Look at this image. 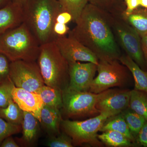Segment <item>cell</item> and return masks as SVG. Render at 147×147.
<instances>
[{
  "mask_svg": "<svg viewBox=\"0 0 147 147\" xmlns=\"http://www.w3.org/2000/svg\"><path fill=\"white\" fill-rule=\"evenodd\" d=\"M12 0H0V8L5 6Z\"/></svg>",
  "mask_w": 147,
  "mask_h": 147,
  "instance_id": "obj_37",
  "label": "cell"
},
{
  "mask_svg": "<svg viewBox=\"0 0 147 147\" xmlns=\"http://www.w3.org/2000/svg\"><path fill=\"white\" fill-rule=\"evenodd\" d=\"M37 63L45 85L61 91L68 87V63L55 41L40 45Z\"/></svg>",
  "mask_w": 147,
  "mask_h": 147,
  "instance_id": "obj_4",
  "label": "cell"
},
{
  "mask_svg": "<svg viewBox=\"0 0 147 147\" xmlns=\"http://www.w3.org/2000/svg\"><path fill=\"white\" fill-rule=\"evenodd\" d=\"M9 78L16 87L36 93L45 85L36 61L11 62Z\"/></svg>",
  "mask_w": 147,
  "mask_h": 147,
  "instance_id": "obj_8",
  "label": "cell"
},
{
  "mask_svg": "<svg viewBox=\"0 0 147 147\" xmlns=\"http://www.w3.org/2000/svg\"><path fill=\"white\" fill-rule=\"evenodd\" d=\"M38 94L42 98L44 105L61 110L63 107L62 91L59 89L44 85Z\"/></svg>",
  "mask_w": 147,
  "mask_h": 147,
  "instance_id": "obj_21",
  "label": "cell"
},
{
  "mask_svg": "<svg viewBox=\"0 0 147 147\" xmlns=\"http://www.w3.org/2000/svg\"><path fill=\"white\" fill-rule=\"evenodd\" d=\"M50 147H72L74 146L72 139L67 134L60 133L57 136L49 137L46 144Z\"/></svg>",
  "mask_w": 147,
  "mask_h": 147,
  "instance_id": "obj_28",
  "label": "cell"
},
{
  "mask_svg": "<svg viewBox=\"0 0 147 147\" xmlns=\"http://www.w3.org/2000/svg\"><path fill=\"white\" fill-rule=\"evenodd\" d=\"M40 44L24 23L0 35V53L10 62L36 61Z\"/></svg>",
  "mask_w": 147,
  "mask_h": 147,
  "instance_id": "obj_3",
  "label": "cell"
},
{
  "mask_svg": "<svg viewBox=\"0 0 147 147\" xmlns=\"http://www.w3.org/2000/svg\"><path fill=\"white\" fill-rule=\"evenodd\" d=\"M115 115L111 112H102L86 120L63 119L61 127L64 132L71 137L74 146L88 144L102 146V143L98 138L97 132L107 119Z\"/></svg>",
  "mask_w": 147,
  "mask_h": 147,
  "instance_id": "obj_5",
  "label": "cell"
},
{
  "mask_svg": "<svg viewBox=\"0 0 147 147\" xmlns=\"http://www.w3.org/2000/svg\"><path fill=\"white\" fill-rule=\"evenodd\" d=\"M126 67L118 60H99L97 65L98 75L94 79L89 91L98 94L113 87H121L128 79Z\"/></svg>",
  "mask_w": 147,
  "mask_h": 147,
  "instance_id": "obj_7",
  "label": "cell"
},
{
  "mask_svg": "<svg viewBox=\"0 0 147 147\" xmlns=\"http://www.w3.org/2000/svg\"><path fill=\"white\" fill-rule=\"evenodd\" d=\"M112 22L103 9L88 3L68 36L89 49L99 60H119L120 51L111 29Z\"/></svg>",
  "mask_w": 147,
  "mask_h": 147,
  "instance_id": "obj_1",
  "label": "cell"
},
{
  "mask_svg": "<svg viewBox=\"0 0 147 147\" xmlns=\"http://www.w3.org/2000/svg\"><path fill=\"white\" fill-rule=\"evenodd\" d=\"M139 5L144 8H147V0H139Z\"/></svg>",
  "mask_w": 147,
  "mask_h": 147,
  "instance_id": "obj_38",
  "label": "cell"
},
{
  "mask_svg": "<svg viewBox=\"0 0 147 147\" xmlns=\"http://www.w3.org/2000/svg\"><path fill=\"white\" fill-rule=\"evenodd\" d=\"M116 33L127 54L143 70L147 67L142 51L141 38L126 22L115 23Z\"/></svg>",
  "mask_w": 147,
  "mask_h": 147,
  "instance_id": "obj_9",
  "label": "cell"
},
{
  "mask_svg": "<svg viewBox=\"0 0 147 147\" xmlns=\"http://www.w3.org/2000/svg\"><path fill=\"white\" fill-rule=\"evenodd\" d=\"M121 113L126 121L132 136L136 139L139 131L147 121L129 107Z\"/></svg>",
  "mask_w": 147,
  "mask_h": 147,
  "instance_id": "obj_24",
  "label": "cell"
},
{
  "mask_svg": "<svg viewBox=\"0 0 147 147\" xmlns=\"http://www.w3.org/2000/svg\"><path fill=\"white\" fill-rule=\"evenodd\" d=\"M141 43L142 51L147 68V34L141 38Z\"/></svg>",
  "mask_w": 147,
  "mask_h": 147,
  "instance_id": "obj_36",
  "label": "cell"
},
{
  "mask_svg": "<svg viewBox=\"0 0 147 147\" xmlns=\"http://www.w3.org/2000/svg\"><path fill=\"white\" fill-rule=\"evenodd\" d=\"M69 82L68 88L81 91H89L97 71V65L91 62L69 63Z\"/></svg>",
  "mask_w": 147,
  "mask_h": 147,
  "instance_id": "obj_11",
  "label": "cell"
},
{
  "mask_svg": "<svg viewBox=\"0 0 147 147\" xmlns=\"http://www.w3.org/2000/svg\"><path fill=\"white\" fill-rule=\"evenodd\" d=\"M38 121L31 113L24 111V119L21 125L22 136L16 139L19 146H32L35 144L39 135Z\"/></svg>",
  "mask_w": 147,
  "mask_h": 147,
  "instance_id": "obj_15",
  "label": "cell"
},
{
  "mask_svg": "<svg viewBox=\"0 0 147 147\" xmlns=\"http://www.w3.org/2000/svg\"><path fill=\"white\" fill-rule=\"evenodd\" d=\"M55 42L67 62H86L98 64L97 57L82 43L72 37H58Z\"/></svg>",
  "mask_w": 147,
  "mask_h": 147,
  "instance_id": "obj_10",
  "label": "cell"
},
{
  "mask_svg": "<svg viewBox=\"0 0 147 147\" xmlns=\"http://www.w3.org/2000/svg\"><path fill=\"white\" fill-rule=\"evenodd\" d=\"M127 6L123 15H127L139 7V0H125Z\"/></svg>",
  "mask_w": 147,
  "mask_h": 147,
  "instance_id": "obj_33",
  "label": "cell"
},
{
  "mask_svg": "<svg viewBox=\"0 0 147 147\" xmlns=\"http://www.w3.org/2000/svg\"><path fill=\"white\" fill-rule=\"evenodd\" d=\"M62 109L69 118L95 115L100 113L96 106L101 93L75 90L67 87L62 91Z\"/></svg>",
  "mask_w": 147,
  "mask_h": 147,
  "instance_id": "obj_6",
  "label": "cell"
},
{
  "mask_svg": "<svg viewBox=\"0 0 147 147\" xmlns=\"http://www.w3.org/2000/svg\"><path fill=\"white\" fill-rule=\"evenodd\" d=\"M63 10L71 14L72 21L76 23L88 3V0H57Z\"/></svg>",
  "mask_w": 147,
  "mask_h": 147,
  "instance_id": "obj_25",
  "label": "cell"
},
{
  "mask_svg": "<svg viewBox=\"0 0 147 147\" xmlns=\"http://www.w3.org/2000/svg\"><path fill=\"white\" fill-rule=\"evenodd\" d=\"M14 86L10 78L0 83V108H5L8 105L12 98L11 92Z\"/></svg>",
  "mask_w": 147,
  "mask_h": 147,
  "instance_id": "obj_26",
  "label": "cell"
},
{
  "mask_svg": "<svg viewBox=\"0 0 147 147\" xmlns=\"http://www.w3.org/2000/svg\"><path fill=\"white\" fill-rule=\"evenodd\" d=\"M10 62L5 55L0 53V83L9 79Z\"/></svg>",
  "mask_w": 147,
  "mask_h": 147,
  "instance_id": "obj_29",
  "label": "cell"
},
{
  "mask_svg": "<svg viewBox=\"0 0 147 147\" xmlns=\"http://www.w3.org/2000/svg\"><path fill=\"white\" fill-rule=\"evenodd\" d=\"M135 146L147 147V121L141 129L135 139Z\"/></svg>",
  "mask_w": 147,
  "mask_h": 147,
  "instance_id": "obj_30",
  "label": "cell"
},
{
  "mask_svg": "<svg viewBox=\"0 0 147 147\" xmlns=\"http://www.w3.org/2000/svg\"><path fill=\"white\" fill-rule=\"evenodd\" d=\"M119 61L132 74L134 89L147 92V71L142 69L128 55L121 56Z\"/></svg>",
  "mask_w": 147,
  "mask_h": 147,
  "instance_id": "obj_17",
  "label": "cell"
},
{
  "mask_svg": "<svg viewBox=\"0 0 147 147\" xmlns=\"http://www.w3.org/2000/svg\"><path fill=\"white\" fill-rule=\"evenodd\" d=\"M98 138L106 146L113 147H128L135 146L125 135L113 130H107L98 134Z\"/></svg>",
  "mask_w": 147,
  "mask_h": 147,
  "instance_id": "obj_20",
  "label": "cell"
},
{
  "mask_svg": "<svg viewBox=\"0 0 147 147\" xmlns=\"http://www.w3.org/2000/svg\"><path fill=\"white\" fill-rule=\"evenodd\" d=\"M113 1L114 0H88L89 3L102 9L111 4Z\"/></svg>",
  "mask_w": 147,
  "mask_h": 147,
  "instance_id": "obj_34",
  "label": "cell"
},
{
  "mask_svg": "<svg viewBox=\"0 0 147 147\" xmlns=\"http://www.w3.org/2000/svg\"><path fill=\"white\" fill-rule=\"evenodd\" d=\"M15 1H17L18 2L20 3H21L23 4L26 1V0H15Z\"/></svg>",
  "mask_w": 147,
  "mask_h": 147,
  "instance_id": "obj_39",
  "label": "cell"
},
{
  "mask_svg": "<svg viewBox=\"0 0 147 147\" xmlns=\"http://www.w3.org/2000/svg\"><path fill=\"white\" fill-rule=\"evenodd\" d=\"M11 95L12 99L21 110L31 113L40 123V113L44 104L38 94L14 86Z\"/></svg>",
  "mask_w": 147,
  "mask_h": 147,
  "instance_id": "obj_13",
  "label": "cell"
},
{
  "mask_svg": "<svg viewBox=\"0 0 147 147\" xmlns=\"http://www.w3.org/2000/svg\"><path fill=\"white\" fill-rule=\"evenodd\" d=\"M127 23L138 33L141 38L147 34V8H139L123 15Z\"/></svg>",
  "mask_w": 147,
  "mask_h": 147,
  "instance_id": "obj_18",
  "label": "cell"
},
{
  "mask_svg": "<svg viewBox=\"0 0 147 147\" xmlns=\"http://www.w3.org/2000/svg\"><path fill=\"white\" fill-rule=\"evenodd\" d=\"M0 117L9 123L21 125L24 119V111L12 98L6 107L0 108Z\"/></svg>",
  "mask_w": 147,
  "mask_h": 147,
  "instance_id": "obj_22",
  "label": "cell"
},
{
  "mask_svg": "<svg viewBox=\"0 0 147 147\" xmlns=\"http://www.w3.org/2000/svg\"><path fill=\"white\" fill-rule=\"evenodd\" d=\"M62 120L60 109L43 105L40 113V123L49 137L57 136L60 134Z\"/></svg>",
  "mask_w": 147,
  "mask_h": 147,
  "instance_id": "obj_16",
  "label": "cell"
},
{
  "mask_svg": "<svg viewBox=\"0 0 147 147\" xmlns=\"http://www.w3.org/2000/svg\"><path fill=\"white\" fill-rule=\"evenodd\" d=\"M107 130H113L121 133L135 146V139L132 136L121 113L110 117L105 121L100 131L103 132Z\"/></svg>",
  "mask_w": 147,
  "mask_h": 147,
  "instance_id": "obj_19",
  "label": "cell"
},
{
  "mask_svg": "<svg viewBox=\"0 0 147 147\" xmlns=\"http://www.w3.org/2000/svg\"><path fill=\"white\" fill-rule=\"evenodd\" d=\"M22 126L9 123L0 117V145L7 137L19 133Z\"/></svg>",
  "mask_w": 147,
  "mask_h": 147,
  "instance_id": "obj_27",
  "label": "cell"
},
{
  "mask_svg": "<svg viewBox=\"0 0 147 147\" xmlns=\"http://www.w3.org/2000/svg\"><path fill=\"white\" fill-rule=\"evenodd\" d=\"M69 31V28L67 24L55 22L53 27V32L56 37L65 36Z\"/></svg>",
  "mask_w": 147,
  "mask_h": 147,
  "instance_id": "obj_31",
  "label": "cell"
},
{
  "mask_svg": "<svg viewBox=\"0 0 147 147\" xmlns=\"http://www.w3.org/2000/svg\"><path fill=\"white\" fill-rule=\"evenodd\" d=\"M24 23L23 4L12 0L0 8V35Z\"/></svg>",
  "mask_w": 147,
  "mask_h": 147,
  "instance_id": "obj_14",
  "label": "cell"
},
{
  "mask_svg": "<svg viewBox=\"0 0 147 147\" xmlns=\"http://www.w3.org/2000/svg\"><path fill=\"white\" fill-rule=\"evenodd\" d=\"M0 147H19L20 146L18 144L17 142L11 137V136L7 137L3 141L0 145Z\"/></svg>",
  "mask_w": 147,
  "mask_h": 147,
  "instance_id": "obj_35",
  "label": "cell"
},
{
  "mask_svg": "<svg viewBox=\"0 0 147 147\" xmlns=\"http://www.w3.org/2000/svg\"><path fill=\"white\" fill-rule=\"evenodd\" d=\"M131 90L109 89L101 92L96 103L99 113L111 112L117 115L129 107Z\"/></svg>",
  "mask_w": 147,
  "mask_h": 147,
  "instance_id": "obj_12",
  "label": "cell"
},
{
  "mask_svg": "<svg viewBox=\"0 0 147 147\" xmlns=\"http://www.w3.org/2000/svg\"><path fill=\"white\" fill-rule=\"evenodd\" d=\"M129 108L147 121V92L131 90Z\"/></svg>",
  "mask_w": 147,
  "mask_h": 147,
  "instance_id": "obj_23",
  "label": "cell"
},
{
  "mask_svg": "<svg viewBox=\"0 0 147 147\" xmlns=\"http://www.w3.org/2000/svg\"><path fill=\"white\" fill-rule=\"evenodd\" d=\"M23 7L24 23L40 45L55 41L56 17L64 11L57 0H26Z\"/></svg>",
  "mask_w": 147,
  "mask_h": 147,
  "instance_id": "obj_2",
  "label": "cell"
},
{
  "mask_svg": "<svg viewBox=\"0 0 147 147\" xmlns=\"http://www.w3.org/2000/svg\"><path fill=\"white\" fill-rule=\"evenodd\" d=\"M72 21L71 14L65 11H63L58 14L56 17V22L61 24H67Z\"/></svg>",
  "mask_w": 147,
  "mask_h": 147,
  "instance_id": "obj_32",
  "label": "cell"
}]
</instances>
